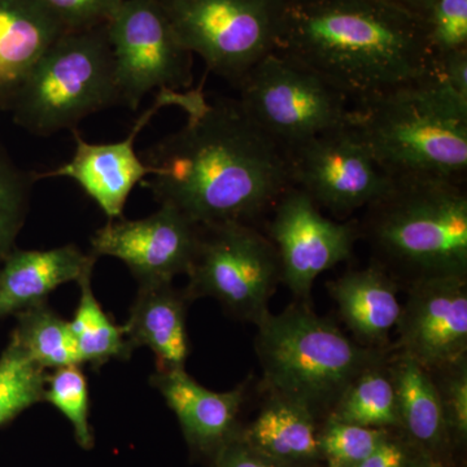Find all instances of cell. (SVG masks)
I'll list each match as a JSON object with an SVG mask.
<instances>
[{
  "label": "cell",
  "mask_w": 467,
  "mask_h": 467,
  "mask_svg": "<svg viewBox=\"0 0 467 467\" xmlns=\"http://www.w3.org/2000/svg\"><path fill=\"white\" fill-rule=\"evenodd\" d=\"M67 32L90 29L109 23L124 0H42Z\"/></svg>",
  "instance_id": "1f68e13d"
},
{
  "label": "cell",
  "mask_w": 467,
  "mask_h": 467,
  "mask_svg": "<svg viewBox=\"0 0 467 467\" xmlns=\"http://www.w3.org/2000/svg\"><path fill=\"white\" fill-rule=\"evenodd\" d=\"M184 92L159 91L149 109L131 126L130 133L115 143H88L73 130V158L54 171L36 173L43 178H69L97 202L109 220L122 218L129 196L138 183L152 174V169L135 150V140L160 109L182 103Z\"/></svg>",
  "instance_id": "9a60e30c"
},
{
  "label": "cell",
  "mask_w": 467,
  "mask_h": 467,
  "mask_svg": "<svg viewBox=\"0 0 467 467\" xmlns=\"http://www.w3.org/2000/svg\"><path fill=\"white\" fill-rule=\"evenodd\" d=\"M186 275L187 299L213 297L234 317L257 326L270 313L281 265L273 243L252 223H212L199 226Z\"/></svg>",
  "instance_id": "52a82bcc"
},
{
  "label": "cell",
  "mask_w": 467,
  "mask_h": 467,
  "mask_svg": "<svg viewBox=\"0 0 467 467\" xmlns=\"http://www.w3.org/2000/svg\"><path fill=\"white\" fill-rule=\"evenodd\" d=\"M150 384L174 411L192 447L220 451L234 439L236 420L248 395L247 383L232 391H209L182 368L156 370Z\"/></svg>",
  "instance_id": "2e32d148"
},
{
  "label": "cell",
  "mask_w": 467,
  "mask_h": 467,
  "mask_svg": "<svg viewBox=\"0 0 467 467\" xmlns=\"http://www.w3.org/2000/svg\"><path fill=\"white\" fill-rule=\"evenodd\" d=\"M119 104L140 109L150 92L189 90L192 54L183 47L160 0H124L107 23Z\"/></svg>",
  "instance_id": "30bf717a"
},
{
  "label": "cell",
  "mask_w": 467,
  "mask_h": 467,
  "mask_svg": "<svg viewBox=\"0 0 467 467\" xmlns=\"http://www.w3.org/2000/svg\"><path fill=\"white\" fill-rule=\"evenodd\" d=\"M425 23L436 61L467 50V0H436Z\"/></svg>",
  "instance_id": "f546056e"
},
{
  "label": "cell",
  "mask_w": 467,
  "mask_h": 467,
  "mask_svg": "<svg viewBox=\"0 0 467 467\" xmlns=\"http://www.w3.org/2000/svg\"><path fill=\"white\" fill-rule=\"evenodd\" d=\"M407 467H444V465L431 457V454L423 453L416 459H409Z\"/></svg>",
  "instance_id": "d590c367"
},
{
  "label": "cell",
  "mask_w": 467,
  "mask_h": 467,
  "mask_svg": "<svg viewBox=\"0 0 467 467\" xmlns=\"http://www.w3.org/2000/svg\"><path fill=\"white\" fill-rule=\"evenodd\" d=\"M97 257L76 244L46 251L15 248L0 264V319L45 304L58 285L92 275Z\"/></svg>",
  "instance_id": "e0dca14e"
},
{
  "label": "cell",
  "mask_w": 467,
  "mask_h": 467,
  "mask_svg": "<svg viewBox=\"0 0 467 467\" xmlns=\"http://www.w3.org/2000/svg\"><path fill=\"white\" fill-rule=\"evenodd\" d=\"M441 399L448 434L467 435V358L429 370Z\"/></svg>",
  "instance_id": "4dcf8cb0"
},
{
  "label": "cell",
  "mask_w": 467,
  "mask_h": 467,
  "mask_svg": "<svg viewBox=\"0 0 467 467\" xmlns=\"http://www.w3.org/2000/svg\"><path fill=\"white\" fill-rule=\"evenodd\" d=\"M387 429L326 418L318 432L319 453L328 467H356L389 438Z\"/></svg>",
  "instance_id": "83f0119b"
},
{
  "label": "cell",
  "mask_w": 467,
  "mask_h": 467,
  "mask_svg": "<svg viewBox=\"0 0 467 467\" xmlns=\"http://www.w3.org/2000/svg\"><path fill=\"white\" fill-rule=\"evenodd\" d=\"M292 186L335 216L367 209L391 182L352 122L288 152Z\"/></svg>",
  "instance_id": "8fae6325"
},
{
  "label": "cell",
  "mask_w": 467,
  "mask_h": 467,
  "mask_svg": "<svg viewBox=\"0 0 467 467\" xmlns=\"http://www.w3.org/2000/svg\"><path fill=\"white\" fill-rule=\"evenodd\" d=\"M81 365L55 368L47 378L43 400L57 408L72 423L76 441L85 450L92 447L88 423V386Z\"/></svg>",
  "instance_id": "f1b7e54d"
},
{
  "label": "cell",
  "mask_w": 467,
  "mask_h": 467,
  "mask_svg": "<svg viewBox=\"0 0 467 467\" xmlns=\"http://www.w3.org/2000/svg\"><path fill=\"white\" fill-rule=\"evenodd\" d=\"M389 356L362 371L350 383L327 418L378 429L399 427Z\"/></svg>",
  "instance_id": "603a6c76"
},
{
  "label": "cell",
  "mask_w": 467,
  "mask_h": 467,
  "mask_svg": "<svg viewBox=\"0 0 467 467\" xmlns=\"http://www.w3.org/2000/svg\"><path fill=\"white\" fill-rule=\"evenodd\" d=\"M217 467H279L248 447L242 438H234L218 451Z\"/></svg>",
  "instance_id": "d6a6232c"
},
{
  "label": "cell",
  "mask_w": 467,
  "mask_h": 467,
  "mask_svg": "<svg viewBox=\"0 0 467 467\" xmlns=\"http://www.w3.org/2000/svg\"><path fill=\"white\" fill-rule=\"evenodd\" d=\"M178 39L235 88L275 50L285 0H160Z\"/></svg>",
  "instance_id": "9c48e42d"
},
{
  "label": "cell",
  "mask_w": 467,
  "mask_h": 467,
  "mask_svg": "<svg viewBox=\"0 0 467 467\" xmlns=\"http://www.w3.org/2000/svg\"><path fill=\"white\" fill-rule=\"evenodd\" d=\"M350 122L389 177L465 181L467 101L448 90L436 73L353 107Z\"/></svg>",
  "instance_id": "277c9868"
},
{
  "label": "cell",
  "mask_w": 467,
  "mask_h": 467,
  "mask_svg": "<svg viewBox=\"0 0 467 467\" xmlns=\"http://www.w3.org/2000/svg\"><path fill=\"white\" fill-rule=\"evenodd\" d=\"M48 374L11 337L0 356V427L43 401Z\"/></svg>",
  "instance_id": "484cf974"
},
{
  "label": "cell",
  "mask_w": 467,
  "mask_h": 467,
  "mask_svg": "<svg viewBox=\"0 0 467 467\" xmlns=\"http://www.w3.org/2000/svg\"><path fill=\"white\" fill-rule=\"evenodd\" d=\"M36 181V171L18 167L0 144V264L16 248Z\"/></svg>",
  "instance_id": "4316f807"
},
{
  "label": "cell",
  "mask_w": 467,
  "mask_h": 467,
  "mask_svg": "<svg viewBox=\"0 0 467 467\" xmlns=\"http://www.w3.org/2000/svg\"><path fill=\"white\" fill-rule=\"evenodd\" d=\"M353 339L370 348L389 349V337L400 319L399 284L373 261L364 269L350 270L327 285Z\"/></svg>",
  "instance_id": "ac0fdd59"
},
{
  "label": "cell",
  "mask_w": 467,
  "mask_h": 467,
  "mask_svg": "<svg viewBox=\"0 0 467 467\" xmlns=\"http://www.w3.org/2000/svg\"><path fill=\"white\" fill-rule=\"evenodd\" d=\"M395 2L409 11L414 12L418 16L425 18L427 12L430 11L436 0H395Z\"/></svg>",
  "instance_id": "e575fe53"
},
{
  "label": "cell",
  "mask_w": 467,
  "mask_h": 467,
  "mask_svg": "<svg viewBox=\"0 0 467 467\" xmlns=\"http://www.w3.org/2000/svg\"><path fill=\"white\" fill-rule=\"evenodd\" d=\"M119 104L107 24L67 32L16 85L0 109L36 137L76 130L86 117Z\"/></svg>",
  "instance_id": "8992f818"
},
{
  "label": "cell",
  "mask_w": 467,
  "mask_h": 467,
  "mask_svg": "<svg viewBox=\"0 0 467 467\" xmlns=\"http://www.w3.org/2000/svg\"><path fill=\"white\" fill-rule=\"evenodd\" d=\"M199 226L177 209L160 205L142 220H109L91 238V254L121 260L140 285L173 284L192 265Z\"/></svg>",
  "instance_id": "4fadbf2b"
},
{
  "label": "cell",
  "mask_w": 467,
  "mask_h": 467,
  "mask_svg": "<svg viewBox=\"0 0 467 467\" xmlns=\"http://www.w3.org/2000/svg\"><path fill=\"white\" fill-rule=\"evenodd\" d=\"M17 325L11 337L43 368L81 365L69 322L47 304L16 313Z\"/></svg>",
  "instance_id": "cb8c5ba5"
},
{
  "label": "cell",
  "mask_w": 467,
  "mask_h": 467,
  "mask_svg": "<svg viewBox=\"0 0 467 467\" xmlns=\"http://www.w3.org/2000/svg\"><path fill=\"white\" fill-rule=\"evenodd\" d=\"M67 32L42 0H0V95L16 85Z\"/></svg>",
  "instance_id": "ffe728a7"
},
{
  "label": "cell",
  "mask_w": 467,
  "mask_h": 467,
  "mask_svg": "<svg viewBox=\"0 0 467 467\" xmlns=\"http://www.w3.org/2000/svg\"><path fill=\"white\" fill-rule=\"evenodd\" d=\"M267 238L281 265V284L297 301L309 303L313 284L322 273L349 260L359 238L355 221L331 220L297 187L291 186L272 211Z\"/></svg>",
  "instance_id": "7c38bea8"
},
{
  "label": "cell",
  "mask_w": 467,
  "mask_h": 467,
  "mask_svg": "<svg viewBox=\"0 0 467 467\" xmlns=\"http://www.w3.org/2000/svg\"><path fill=\"white\" fill-rule=\"evenodd\" d=\"M186 124L144 150L146 182L159 205L204 226L254 223L292 186L288 153L254 124L238 99L209 103L187 90Z\"/></svg>",
  "instance_id": "6da1fadb"
},
{
  "label": "cell",
  "mask_w": 467,
  "mask_h": 467,
  "mask_svg": "<svg viewBox=\"0 0 467 467\" xmlns=\"http://www.w3.org/2000/svg\"><path fill=\"white\" fill-rule=\"evenodd\" d=\"M236 88L247 115L287 153L349 122L352 109L342 92L275 51L252 67Z\"/></svg>",
  "instance_id": "ba28073f"
},
{
  "label": "cell",
  "mask_w": 467,
  "mask_h": 467,
  "mask_svg": "<svg viewBox=\"0 0 467 467\" xmlns=\"http://www.w3.org/2000/svg\"><path fill=\"white\" fill-rule=\"evenodd\" d=\"M389 365L398 402L399 426L423 450H438L450 434L431 374L416 359L398 350L392 349Z\"/></svg>",
  "instance_id": "7402d4cb"
},
{
  "label": "cell",
  "mask_w": 467,
  "mask_h": 467,
  "mask_svg": "<svg viewBox=\"0 0 467 467\" xmlns=\"http://www.w3.org/2000/svg\"><path fill=\"white\" fill-rule=\"evenodd\" d=\"M187 299L173 284L140 285L124 327L131 348L149 347L158 370L182 368L190 355Z\"/></svg>",
  "instance_id": "d6986e66"
},
{
  "label": "cell",
  "mask_w": 467,
  "mask_h": 467,
  "mask_svg": "<svg viewBox=\"0 0 467 467\" xmlns=\"http://www.w3.org/2000/svg\"><path fill=\"white\" fill-rule=\"evenodd\" d=\"M358 229L396 281L467 278L465 181L391 178Z\"/></svg>",
  "instance_id": "3957f363"
},
{
  "label": "cell",
  "mask_w": 467,
  "mask_h": 467,
  "mask_svg": "<svg viewBox=\"0 0 467 467\" xmlns=\"http://www.w3.org/2000/svg\"><path fill=\"white\" fill-rule=\"evenodd\" d=\"M408 461L404 445L389 435L370 456L356 467H407Z\"/></svg>",
  "instance_id": "836d02e7"
},
{
  "label": "cell",
  "mask_w": 467,
  "mask_h": 467,
  "mask_svg": "<svg viewBox=\"0 0 467 467\" xmlns=\"http://www.w3.org/2000/svg\"><path fill=\"white\" fill-rule=\"evenodd\" d=\"M259 416L242 439L279 467L321 459L317 418L300 405L266 393Z\"/></svg>",
  "instance_id": "44dd1931"
},
{
  "label": "cell",
  "mask_w": 467,
  "mask_h": 467,
  "mask_svg": "<svg viewBox=\"0 0 467 467\" xmlns=\"http://www.w3.org/2000/svg\"><path fill=\"white\" fill-rule=\"evenodd\" d=\"M275 51L355 106L420 84L438 67L425 18L395 0H285Z\"/></svg>",
  "instance_id": "7a4b0ae2"
},
{
  "label": "cell",
  "mask_w": 467,
  "mask_h": 467,
  "mask_svg": "<svg viewBox=\"0 0 467 467\" xmlns=\"http://www.w3.org/2000/svg\"><path fill=\"white\" fill-rule=\"evenodd\" d=\"M392 349L427 370L467 358V278L423 279L408 285Z\"/></svg>",
  "instance_id": "5bb4252c"
},
{
  "label": "cell",
  "mask_w": 467,
  "mask_h": 467,
  "mask_svg": "<svg viewBox=\"0 0 467 467\" xmlns=\"http://www.w3.org/2000/svg\"><path fill=\"white\" fill-rule=\"evenodd\" d=\"M257 328L261 389L316 418H327L350 383L392 352L361 346L306 301H295L279 315L269 313Z\"/></svg>",
  "instance_id": "5b68a950"
},
{
  "label": "cell",
  "mask_w": 467,
  "mask_h": 467,
  "mask_svg": "<svg viewBox=\"0 0 467 467\" xmlns=\"http://www.w3.org/2000/svg\"><path fill=\"white\" fill-rule=\"evenodd\" d=\"M78 285L81 297L75 318L69 324L81 364L86 362L97 368L110 359L125 361L134 349L126 339L124 327L113 324L95 299L91 275L85 276Z\"/></svg>",
  "instance_id": "d4e9b609"
}]
</instances>
